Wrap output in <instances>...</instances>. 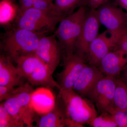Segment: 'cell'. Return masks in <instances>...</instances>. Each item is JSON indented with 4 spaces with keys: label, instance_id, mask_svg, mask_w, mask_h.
Instances as JSON below:
<instances>
[{
    "label": "cell",
    "instance_id": "6da1fadb",
    "mask_svg": "<svg viewBox=\"0 0 127 127\" xmlns=\"http://www.w3.org/2000/svg\"><path fill=\"white\" fill-rule=\"evenodd\" d=\"M14 62L21 76L32 86L56 88L60 91V86L53 79L49 68L34 54L22 56Z\"/></svg>",
    "mask_w": 127,
    "mask_h": 127
},
{
    "label": "cell",
    "instance_id": "7a4b0ae2",
    "mask_svg": "<svg viewBox=\"0 0 127 127\" xmlns=\"http://www.w3.org/2000/svg\"><path fill=\"white\" fill-rule=\"evenodd\" d=\"M45 33L14 28L5 35L3 45L6 55L12 61L22 56L34 54L40 39Z\"/></svg>",
    "mask_w": 127,
    "mask_h": 127
},
{
    "label": "cell",
    "instance_id": "3957f363",
    "mask_svg": "<svg viewBox=\"0 0 127 127\" xmlns=\"http://www.w3.org/2000/svg\"><path fill=\"white\" fill-rule=\"evenodd\" d=\"M27 82L17 87L9 97L3 101L4 107L12 116L25 127H32L36 112L31 102L32 94L34 90Z\"/></svg>",
    "mask_w": 127,
    "mask_h": 127
},
{
    "label": "cell",
    "instance_id": "277c9868",
    "mask_svg": "<svg viewBox=\"0 0 127 127\" xmlns=\"http://www.w3.org/2000/svg\"><path fill=\"white\" fill-rule=\"evenodd\" d=\"M87 13L85 6H81L76 11L63 18L55 32L62 47L66 51V57L74 54Z\"/></svg>",
    "mask_w": 127,
    "mask_h": 127
},
{
    "label": "cell",
    "instance_id": "5b68a950",
    "mask_svg": "<svg viewBox=\"0 0 127 127\" xmlns=\"http://www.w3.org/2000/svg\"><path fill=\"white\" fill-rule=\"evenodd\" d=\"M58 96L65 108L67 118L83 125L90 123L97 116L95 107L81 97L72 89L59 91Z\"/></svg>",
    "mask_w": 127,
    "mask_h": 127
},
{
    "label": "cell",
    "instance_id": "8992f818",
    "mask_svg": "<svg viewBox=\"0 0 127 127\" xmlns=\"http://www.w3.org/2000/svg\"><path fill=\"white\" fill-rule=\"evenodd\" d=\"M63 18L32 7L19 12L16 23L18 28L46 33L54 30Z\"/></svg>",
    "mask_w": 127,
    "mask_h": 127
},
{
    "label": "cell",
    "instance_id": "52a82bcc",
    "mask_svg": "<svg viewBox=\"0 0 127 127\" xmlns=\"http://www.w3.org/2000/svg\"><path fill=\"white\" fill-rule=\"evenodd\" d=\"M116 79L115 76H103L98 82L91 96L97 109L102 113H114Z\"/></svg>",
    "mask_w": 127,
    "mask_h": 127
},
{
    "label": "cell",
    "instance_id": "ba28073f",
    "mask_svg": "<svg viewBox=\"0 0 127 127\" xmlns=\"http://www.w3.org/2000/svg\"><path fill=\"white\" fill-rule=\"evenodd\" d=\"M120 32H114L107 30L98 34L89 48L87 59L89 65L97 66L102 59L112 48H116L117 41Z\"/></svg>",
    "mask_w": 127,
    "mask_h": 127
},
{
    "label": "cell",
    "instance_id": "9c48e42d",
    "mask_svg": "<svg viewBox=\"0 0 127 127\" xmlns=\"http://www.w3.org/2000/svg\"><path fill=\"white\" fill-rule=\"evenodd\" d=\"M61 47L55 34L50 36L44 35L40 39L34 54L47 66L53 74L61 61Z\"/></svg>",
    "mask_w": 127,
    "mask_h": 127
},
{
    "label": "cell",
    "instance_id": "30bf717a",
    "mask_svg": "<svg viewBox=\"0 0 127 127\" xmlns=\"http://www.w3.org/2000/svg\"><path fill=\"white\" fill-rule=\"evenodd\" d=\"M100 24L107 30L119 32L127 30V15L121 8L107 3L96 10Z\"/></svg>",
    "mask_w": 127,
    "mask_h": 127
},
{
    "label": "cell",
    "instance_id": "8fae6325",
    "mask_svg": "<svg viewBox=\"0 0 127 127\" xmlns=\"http://www.w3.org/2000/svg\"><path fill=\"white\" fill-rule=\"evenodd\" d=\"M100 24L96 10H91L87 13L81 34L78 39L75 50L77 54L86 59L91 43L98 35Z\"/></svg>",
    "mask_w": 127,
    "mask_h": 127
},
{
    "label": "cell",
    "instance_id": "7c38bea8",
    "mask_svg": "<svg viewBox=\"0 0 127 127\" xmlns=\"http://www.w3.org/2000/svg\"><path fill=\"white\" fill-rule=\"evenodd\" d=\"M85 60L77 53L66 57L63 70L58 75L59 91L72 88L86 66Z\"/></svg>",
    "mask_w": 127,
    "mask_h": 127
},
{
    "label": "cell",
    "instance_id": "4fadbf2b",
    "mask_svg": "<svg viewBox=\"0 0 127 127\" xmlns=\"http://www.w3.org/2000/svg\"><path fill=\"white\" fill-rule=\"evenodd\" d=\"M103 76L97 66L86 65L72 89L78 94L91 97L98 82Z\"/></svg>",
    "mask_w": 127,
    "mask_h": 127
},
{
    "label": "cell",
    "instance_id": "5bb4252c",
    "mask_svg": "<svg viewBox=\"0 0 127 127\" xmlns=\"http://www.w3.org/2000/svg\"><path fill=\"white\" fill-rule=\"evenodd\" d=\"M67 117L63 103L60 97L56 100L55 106L45 113H36L34 122L39 127H66Z\"/></svg>",
    "mask_w": 127,
    "mask_h": 127
},
{
    "label": "cell",
    "instance_id": "9a60e30c",
    "mask_svg": "<svg viewBox=\"0 0 127 127\" xmlns=\"http://www.w3.org/2000/svg\"><path fill=\"white\" fill-rule=\"evenodd\" d=\"M127 65V52L117 49L108 53L100 61L99 69L106 76H115Z\"/></svg>",
    "mask_w": 127,
    "mask_h": 127
},
{
    "label": "cell",
    "instance_id": "2e32d148",
    "mask_svg": "<svg viewBox=\"0 0 127 127\" xmlns=\"http://www.w3.org/2000/svg\"><path fill=\"white\" fill-rule=\"evenodd\" d=\"M24 80L9 57L6 55H1L0 86L17 87L25 83Z\"/></svg>",
    "mask_w": 127,
    "mask_h": 127
},
{
    "label": "cell",
    "instance_id": "e0dca14e",
    "mask_svg": "<svg viewBox=\"0 0 127 127\" xmlns=\"http://www.w3.org/2000/svg\"><path fill=\"white\" fill-rule=\"evenodd\" d=\"M56 100L48 88H39L32 94V105L37 114L45 113L51 111L55 106Z\"/></svg>",
    "mask_w": 127,
    "mask_h": 127
},
{
    "label": "cell",
    "instance_id": "ac0fdd59",
    "mask_svg": "<svg viewBox=\"0 0 127 127\" xmlns=\"http://www.w3.org/2000/svg\"><path fill=\"white\" fill-rule=\"evenodd\" d=\"M127 108V84L119 78L116 79L114 99V113Z\"/></svg>",
    "mask_w": 127,
    "mask_h": 127
},
{
    "label": "cell",
    "instance_id": "d6986e66",
    "mask_svg": "<svg viewBox=\"0 0 127 127\" xmlns=\"http://www.w3.org/2000/svg\"><path fill=\"white\" fill-rule=\"evenodd\" d=\"M85 0H55V14L58 16L64 17L71 14L74 9L84 3Z\"/></svg>",
    "mask_w": 127,
    "mask_h": 127
},
{
    "label": "cell",
    "instance_id": "ffe728a7",
    "mask_svg": "<svg viewBox=\"0 0 127 127\" xmlns=\"http://www.w3.org/2000/svg\"><path fill=\"white\" fill-rule=\"evenodd\" d=\"M25 125L16 119L5 108L3 103L0 104V127H23Z\"/></svg>",
    "mask_w": 127,
    "mask_h": 127
},
{
    "label": "cell",
    "instance_id": "44dd1931",
    "mask_svg": "<svg viewBox=\"0 0 127 127\" xmlns=\"http://www.w3.org/2000/svg\"><path fill=\"white\" fill-rule=\"evenodd\" d=\"M93 127H116L117 124L112 114L103 112L101 115L97 116L89 124Z\"/></svg>",
    "mask_w": 127,
    "mask_h": 127
},
{
    "label": "cell",
    "instance_id": "7402d4cb",
    "mask_svg": "<svg viewBox=\"0 0 127 127\" xmlns=\"http://www.w3.org/2000/svg\"><path fill=\"white\" fill-rule=\"evenodd\" d=\"M53 0H35L33 7L57 16L55 14L54 4L53 2Z\"/></svg>",
    "mask_w": 127,
    "mask_h": 127
},
{
    "label": "cell",
    "instance_id": "603a6c76",
    "mask_svg": "<svg viewBox=\"0 0 127 127\" xmlns=\"http://www.w3.org/2000/svg\"><path fill=\"white\" fill-rule=\"evenodd\" d=\"M112 115L117 127H127V108L116 111Z\"/></svg>",
    "mask_w": 127,
    "mask_h": 127
},
{
    "label": "cell",
    "instance_id": "cb8c5ba5",
    "mask_svg": "<svg viewBox=\"0 0 127 127\" xmlns=\"http://www.w3.org/2000/svg\"><path fill=\"white\" fill-rule=\"evenodd\" d=\"M116 48L121 49L127 52V30L119 33L117 41Z\"/></svg>",
    "mask_w": 127,
    "mask_h": 127
},
{
    "label": "cell",
    "instance_id": "d4e9b609",
    "mask_svg": "<svg viewBox=\"0 0 127 127\" xmlns=\"http://www.w3.org/2000/svg\"><path fill=\"white\" fill-rule=\"evenodd\" d=\"M17 87L0 86V102L4 101L14 92Z\"/></svg>",
    "mask_w": 127,
    "mask_h": 127
},
{
    "label": "cell",
    "instance_id": "484cf974",
    "mask_svg": "<svg viewBox=\"0 0 127 127\" xmlns=\"http://www.w3.org/2000/svg\"><path fill=\"white\" fill-rule=\"evenodd\" d=\"M109 0H85L84 3L91 10H96L102 5L106 4Z\"/></svg>",
    "mask_w": 127,
    "mask_h": 127
},
{
    "label": "cell",
    "instance_id": "4316f807",
    "mask_svg": "<svg viewBox=\"0 0 127 127\" xmlns=\"http://www.w3.org/2000/svg\"><path fill=\"white\" fill-rule=\"evenodd\" d=\"M35 0H18L20 4L19 12L33 7Z\"/></svg>",
    "mask_w": 127,
    "mask_h": 127
},
{
    "label": "cell",
    "instance_id": "83f0119b",
    "mask_svg": "<svg viewBox=\"0 0 127 127\" xmlns=\"http://www.w3.org/2000/svg\"><path fill=\"white\" fill-rule=\"evenodd\" d=\"M120 5L127 11V0H117Z\"/></svg>",
    "mask_w": 127,
    "mask_h": 127
},
{
    "label": "cell",
    "instance_id": "f1b7e54d",
    "mask_svg": "<svg viewBox=\"0 0 127 127\" xmlns=\"http://www.w3.org/2000/svg\"><path fill=\"white\" fill-rule=\"evenodd\" d=\"M5 0L9 1H12V2L13 1H14V0Z\"/></svg>",
    "mask_w": 127,
    "mask_h": 127
},
{
    "label": "cell",
    "instance_id": "f546056e",
    "mask_svg": "<svg viewBox=\"0 0 127 127\" xmlns=\"http://www.w3.org/2000/svg\"></svg>",
    "mask_w": 127,
    "mask_h": 127
}]
</instances>
